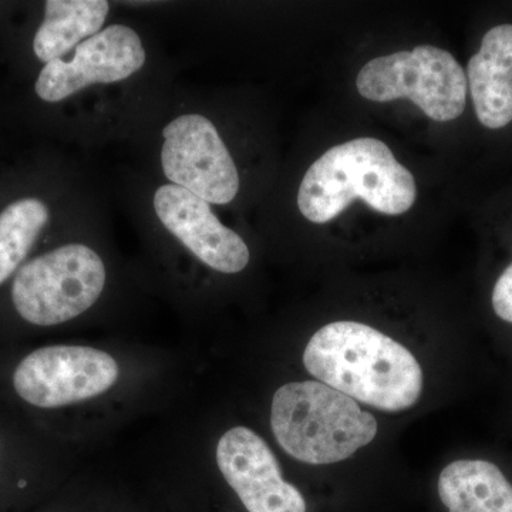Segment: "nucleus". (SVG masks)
Instances as JSON below:
<instances>
[{"label": "nucleus", "mask_w": 512, "mask_h": 512, "mask_svg": "<svg viewBox=\"0 0 512 512\" xmlns=\"http://www.w3.org/2000/svg\"><path fill=\"white\" fill-rule=\"evenodd\" d=\"M154 210L161 224L205 265L222 274H238L247 268V244L221 224L207 201L167 184L156 191Z\"/></svg>", "instance_id": "obj_10"}, {"label": "nucleus", "mask_w": 512, "mask_h": 512, "mask_svg": "<svg viewBox=\"0 0 512 512\" xmlns=\"http://www.w3.org/2000/svg\"><path fill=\"white\" fill-rule=\"evenodd\" d=\"M109 12L106 0H47L45 18L33 39L37 59L46 64L62 59L97 35Z\"/></svg>", "instance_id": "obj_13"}, {"label": "nucleus", "mask_w": 512, "mask_h": 512, "mask_svg": "<svg viewBox=\"0 0 512 512\" xmlns=\"http://www.w3.org/2000/svg\"><path fill=\"white\" fill-rule=\"evenodd\" d=\"M417 197L413 174L383 141L363 137L326 151L306 171L298 207L306 220L326 224L355 201L386 215H402Z\"/></svg>", "instance_id": "obj_2"}, {"label": "nucleus", "mask_w": 512, "mask_h": 512, "mask_svg": "<svg viewBox=\"0 0 512 512\" xmlns=\"http://www.w3.org/2000/svg\"><path fill=\"white\" fill-rule=\"evenodd\" d=\"M279 446L302 463L333 464L375 440L377 421L356 400L320 382H292L272 399Z\"/></svg>", "instance_id": "obj_3"}, {"label": "nucleus", "mask_w": 512, "mask_h": 512, "mask_svg": "<svg viewBox=\"0 0 512 512\" xmlns=\"http://www.w3.org/2000/svg\"><path fill=\"white\" fill-rule=\"evenodd\" d=\"M303 365L320 383L382 412L410 409L423 392V372L409 349L350 320L319 329L306 346Z\"/></svg>", "instance_id": "obj_1"}, {"label": "nucleus", "mask_w": 512, "mask_h": 512, "mask_svg": "<svg viewBox=\"0 0 512 512\" xmlns=\"http://www.w3.org/2000/svg\"><path fill=\"white\" fill-rule=\"evenodd\" d=\"M356 87L377 103L412 100L434 121L456 120L466 109V73L451 53L436 46L370 60L357 74Z\"/></svg>", "instance_id": "obj_5"}, {"label": "nucleus", "mask_w": 512, "mask_h": 512, "mask_svg": "<svg viewBox=\"0 0 512 512\" xmlns=\"http://www.w3.org/2000/svg\"><path fill=\"white\" fill-rule=\"evenodd\" d=\"M493 308L498 318L512 323V264L505 269L494 286Z\"/></svg>", "instance_id": "obj_15"}, {"label": "nucleus", "mask_w": 512, "mask_h": 512, "mask_svg": "<svg viewBox=\"0 0 512 512\" xmlns=\"http://www.w3.org/2000/svg\"><path fill=\"white\" fill-rule=\"evenodd\" d=\"M47 221L49 208L37 198L12 202L0 212V285L22 268Z\"/></svg>", "instance_id": "obj_14"}, {"label": "nucleus", "mask_w": 512, "mask_h": 512, "mask_svg": "<svg viewBox=\"0 0 512 512\" xmlns=\"http://www.w3.org/2000/svg\"><path fill=\"white\" fill-rule=\"evenodd\" d=\"M146 59V49L136 30L109 26L80 43L72 60L45 64L36 80V94L47 103H59L92 84L128 79L146 64Z\"/></svg>", "instance_id": "obj_8"}, {"label": "nucleus", "mask_w": 512, "mask_h": 512, "mask_svg": "<svg viewBox=\"0 0 512 512\" xmlns=\"http://www.w3.org/2000/svg\"><path fill=\"white\" fill-rule=\"evenodd\" d=\"M119 373L114 357L103 350L47 346L20 360L13 373V387L26 403L56 409L106 393Z\"/></svg>", "instance_id": "obj_6"}, {"label": "nucleus", "mask_w": 512, "mask_h": 512, "mask_svg": "<svg viewBox=\"0 0 512 512\" xmlns=\"http://www.w3.org/2000/svg\"><path fill=\"white\" fill-rule=\"evenodd\" d=\"M474 109L484 127L503 128L512 121V25L485 33L467 66Z\"/></svg>", "instance_id": "obj_11"}, {"label": "nucleus", "mask_w": 512, "mask_h": 512, "mask_svg": "<svg viewBox=\"0 0 512 512\" xmlns=\"http://www.w3.org/2000/svg\"><path fill=\"white\" fill-rule=\"evenodd\" d=\"M104 285L106 266L94 249L63 245L16 272L12 301L20 318L32 325H62L92 308Z\"/></svg>", "instance_id": "obj_4"}, {"label": "nucleus", "mask_w": 512, "mask_h": 512, "mask_svg": "<svg viewBox=\"0 0 512 512\" xmlns=\"http://www.w3.org/2000/svg\"><path fill=\"white\" fill-rule=\"evenodd\" d=\"M163 137L161 165L170 183L208 204H229L237 197V165L211 120L184 114L164 127Z\"/></svg>", "instance_id": "obj_7"}, {"label": "nucleus", "mask_w": 512, "mask_h": 512, "mask_svg": "<svg viewBox=\"0 0 512 512\" xmlns=\"http://www.w3.org/2000/svg\"><path fill=\"white\" fill-rule=\"evenodd\" d=\"M439 495L448 512H512V484L490 461L448 464L440 474Z\"/></svg>", "instance_id": "obj_12"}, {"label": "nucleus", "mask_w": 512, "mask_h": 512, "mask_svg": "<svg viewBox=\"0 0 512 512\" xmlns=\"http://www.w3.org/2000/svg\"><path fill=\"white\" fill-rule=\"evenodd\" d=\"M217 463L248 512H306L305 498L286 483L274 453L255 431L228 430L218 441Z\"/></svg>", "instance_id": "obj_9"}]
</instances>
